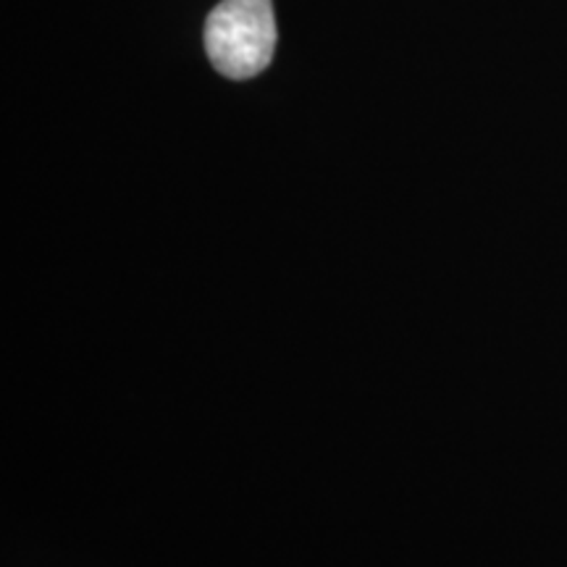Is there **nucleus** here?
<instances>
[{
  "label": "nucleus",
  "instance_id": "1",
  "mask_svg": "<svg viewBox=\"0 0 567 567\" xmlns=\"http://www.w3.org/2000/svg\"><path fill=\"white\" fill-rule=\"evenodd\" d=\"M276 48L271 0H221L205 24L213 69L229 80H250L268 69Z\"/></svg>",
  "mask_w": 567,
  "mask_h": 567
}]
</instances>
